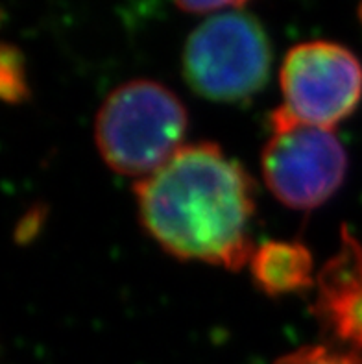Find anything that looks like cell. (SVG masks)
Listing matches in <instances>:
<instances>
[{
    "mask_svg": "<svg viewBox=\"0 0 362 364\" xmlns=\"http://www.w3.org/2000/svg\"><path fill=\"white\" fill-rule=\"evenodd\" d=\"M142 228L166 254L240 270L253 255L255 183L213 143L185 144L135 183Z\"/></svg>",
    "mask_w": 362,
    "mask_h": 364,
    "instance_id": "cell-1",
    "label": "cell"
},
{
    "mask_svg": "<svg viewBox=\"0 0 362 364\" xmlns=\"http://www.w3.org/2000/svg\"><path fill=\"white\" fill-rule=\"evenodd\" d=\"M187 109L154 80H132L110 92L95 120V141L111 171L139 180L185 146Z\"/></svg>",
    "mask_w": 362,
    "mask_h": 364,
    "instance_id": "cell-2",
    "label": "cell"
},
{
    "mask_svg": "<svg viewBox=\"0 0 362 364\" xmlns=\"http://www.w3.org/2000/svg\"><path fill=\"white\" fill-rule=\"evenodd\" d=\"M272 46L253 15L233 9L207 17L188 36L183 74L196 95L215 102H240L265 87Z\"/></svg>",
    "mask_w": 362,
    "mask_h": 364,
    "instance_id": "cell-3",
    "label": "cell"
},
{
    "mask_svg": "<svg viewBox=\"0 0 362 364\" xmlns=\"http://www.w3.org/2000/svg\"><path fill=\"white\" fill-rule=\"evenodd\" d=\"M272 135L261 154L265 183L292 209H314L339 191L348 156L335 129L287 120L272 113Z\"/></svg>",
    "mask_w": 362,
    "mask_h": 364,
    "instance_id": "cell-4",
    "label": "cell"
},
{
    "mask_svg": "<svg viewBox=\"0 0 362 364\" xmlns=\"http://www.w3.org/2000/svg\"><path fill=\"white\" fill-rule=\"evenodd\" d=\"M280 85L283 104L275 115L335 129L361 102L362 63L339 43H299L284 55Z\"/></svg>",
    "mask_w": 362,
    "mask_h": 364,
    "instance_id": "cell-5",
    "label": "cell"
},
{
    "mask_svg": "<svg viewBox=\"0 0 362 364\" xmlns=\"http://www.w3.org/2000/svg\"><path fill=\"white\" fill-rule=\"evenodd\" d=\"M311 313L324 346L362 364V245L342 230L336 254L316 274Z\"/></svg>",
    "mask_w": 362,
    "mask_h": 364,
    "instance_id": "cell-6",
    "label": "cell"
},
{
    "mask_svg": "<svg viewBox=\"0 0 362 364\" xmlns=\"http://www.w3.org/2000/svg\"><path fill=\"white\" fill-rule=\"evenodd\" d=\"M253 283L268 296L303 292L316 285L309 248L296 240H268L250 259Z\"/></svg>",
    "mask_w": 362,
    "mask_h": 364,
    "instance_id": "cell-7",
    "label": "cell"
},
{
    "mask_svg": "<svg viewBox=\"0 0 362 364\" xmlns=\"http://www.w3.org/2000/svg\"><path fill=\"white\" fill-rule=\"evenodd\" d=\"M2 97L9 102H18L26 97V76H24L23 58L15 46L6 45L2 48Z\"/></svg>",
    "mask_w": 362,
    "mask_h": 364,
    "instance_id": "cell-8",
    "label": "cell"
},
{
    "mask_svg": "<svg viewBox=\"0 0 362 364\" xmlns=\"http://www.w3.org/2000/svg\"><path fill=\"white\" fill-rule=\"evenodd\" d=\"M275 364H358L348 357L340 355L336 351L329 350L324 344L318 346H305L296 351H290L281 357Z\"/></svg>",
    "mask_w": 362,
    "mask_h": 364,
    "instance_id": "cell-9",
    "label": "cell"
},
{
    "mask_svg": "<svg viewBox=\"0 0 362 364\" xmlns=\"http://www.w3.org/2000/svg\"><path fill=\"white\" fill-rule=\"evenodd\" d=\"M174 2L176 6L191 14H211V11L220 14V9L239 8L246 4L247 0H174Z\"/></svg>",
    "mask_w": 362,
    "mask_h": 364,
    "instance_id": "cell-10",
    "label": "cell"
}]
</instances>
